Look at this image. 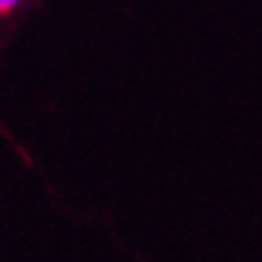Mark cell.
Listing matches in <instances>:
<instances>
[{"label": "cell", "instance_id": "cell-1", "mask_svg": "<svg viewBox=\"0 0 262 262\" xmlns=\"http://www.w3.org/2000/svg\"><path fill=\"white\" fill-rule=\"evenodd\" d=\"M17 3H19V0H0V15H3V12H10Z\"/></svg>", "mask_w": 262, "mask_h": 262}]
</instances>
